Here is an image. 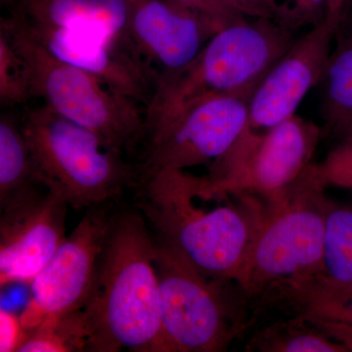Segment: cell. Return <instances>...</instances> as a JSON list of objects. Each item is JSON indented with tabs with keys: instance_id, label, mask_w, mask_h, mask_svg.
Returning <instances> with one entry per match:
<instances>
[{
	"instance_id": "1",
	"label": "cell",
	"mask_w": 352,
	"mask_h": 352,
	"mask_svg": "<svg viewBox=\"0 0 352 352\" xmlns=\"http://www.w3.org/2000/svg\"><path fill=\"white\" fill-rule=\"evenodd\" d=\"M196 177L163 170L138 182V208L160 239L206 276L244 288L265 201L252 194H222L199 205Z\"/></svg>"
},
{
	"instance_id": "2",
	"label": "cell",
	"mask_w": 352,
	"mask_h": 352,
	"mask_svg": "<svg viewBox=\"0 0 352 352\" xmlns=\"http://www.w3.org/2000/svg\"><path fill=\"white\" fill-rule=\"evenodd\" d=\"M138 208L115 212L85 307L87 351L170 352L160 307L155 240Z\"/></svg>"
},
{
	"instance_id": "3",
	"label": "cell",
	"mask_w": 352,
	"mask_h": 352,
	"mask_svg": "<svg viewBox=\"0 0 352 352\" xmlns=\"http://www.w3.org/2000/svg\"><path fill=\"white\" fill-rule=\"evenodd\" d=\"M296 38V31L272 20L245 18L227 25L210 38L191 63L157 80L145 110L146 132L192 102L215 96L250 102Z\"/></svg>"
},
{
	"instance_id": "4",
	"label": "cell",
	"mask_w": 352,
	"mask_h": 352,
	"mask_svg": "<svg viewBox=\"0 0 352 352\" xmlns=\"http://www.w3.org/2000/svg\"><path fill=\"white\" fill-rule=\"evenodd\" d=\"M20 122L39 182L58 192L69 207L110 203L138 180L124 154L45 105L25 109Z\"/></svg>"
},
{
	"instance_id": "5",
	"label": "cell",
	"mask_w": 352,
	"mask_h": 352,
	"mask_svg": "<svg viewBox=\"0 0 352 352\" xmlns=\"http://www.w3.org/2000/svg\"><path fill=\"white\" fill-rule=\"evenodd\" d=\"M24 58L31 96L57 115L96 133L113 151L124 154L145 140V113L100 80L58 59L39 43L16 13L2 18Z\"/></svg>"
},
{
	"instance_id": "6",
	"label": "cell",
	"mask_w": 352,
	"mask_h": 352,
	"mask_svg": "<svg viewBox=\"0 0 352 352\" xmlns=\"http://www.w3.org/2000/svg\"><path fill=\"white\" fill-rule=\"evenodd\" d=\"M311 163L286 188L265 201V212L248 270V298L281 285L319 276L329 197Z\"/></svg>"
},
{
	"instance_id": "7",
	"label": "cell",
	"mask_w": 352,
	"mask_h": 352,
	"mask_svg": "<svg viewBox=\"0 0 352 352\" xmlns=\"http://www.w3.org/2000/svg\"><path fill=\"white\" fill-rule=\"evenodd\" d=\"M155 240L162 323L170 352L227 351L245 328L244 289L206 276L168 243Z\"/></svg>"
},
{
	"instance_id": "8",
	"label": "cell",
	"mask_w": 352,
	"mask_h": 352,
	"mask_svg": "<svg viewBox=\"0 0 352 352\" xmlns=\"http://www.w3.org/2000/svg\"><path fill=\"white\" fill-rule=\"evenodd\" d=\"M323 131L298 115L261 131L248 126L237 142L197 177L196 191L204 199L222 194H252L268 199L279 193L312 163Z\"/></svg>"
},
{
	"instance_id": "9",
	"label": "cell",
	"mask_w": 352,
	"mask_h": 352,
	"mask_svg": "<svg viewBox=\"0 0 352 352\" xmlns=\"http://www.w3.org/2000/svg\"><path fill=\"white\" fill-rule=\"evenodd\" d=\"M248 126L249 101L238 97H210L176 109L146 132L138 180L160 171L210 166L230 151Z\"/></svg>"
},
{
	"instance_id": "10",
	"label": "cell",
	"mask_w": 352,
	"mask_h": 352,
	"mask_svg": "<svg viewBox=\"0 0 352 352\" xmlns=\"http://www.w3.org/2000/svg\"><path fill=\"white\" fill-rule=\"evenodd\" d=\"M108 204L88 208L43 270L32 282L21 320L31 332L46 318L85 307L115 212Z\"/></svg>"
},
{
	"instance_id": "11",
	"label": "cell",
	"mask_w": 352,
	"mask_h": 352,
	"mask_svg": "<svg viewBox=\"0 0 352 352\" xmlns=\"http://www.w3.org/2000/svg\"><path fill=\"white\" fill-rule=\"evenodd\" d=\"M69 206L54 190L43 189L1 208L0 287L31 285L66 239Z\"/></svg>"
},
{
	"instance_id": "12",
	"label": "cell",
	"mask_w": 352,
	"mask_h": 352,
	"mask_svg": "<svg viewBox=\"0 0 352 352\" xmlns=\"http://www.w3.org/2000/svg\"><path fill=\"white\" fill-rule=\"evenodd\" d=\"M25 24L58 59L85 69L117 94L149 105L157 76L129 39L91 30Z\"/></svg>"
},
{
	"instance_id": "13",
	"label": "cell",
	"mask_w": 352,
	"mask_h": 352,
	"mask_svg": "<svg viewBox=\"0 0 352 352\" xmlns=\"http://www.w3.org/2000/svg\"><path fill=\"white\" fill-rule=\"evenodd\" d=\"M339 22L310 28L270 69L249 102V126L265 131L296 115L308 91L323 82Z\"/></svg>"
},
{
	"instance_id": "14",
	"label": "cell",
	"mask_w": 352,
	"mask_h": 352,
	"mask_svg": "<svg viewBox=\"0 0 352 352\" xmlns=\"http://www.w3.org/2000/svg\"><path fill=\"white\" fill-rule=\"evenodd\" d=\"M217 32L208 21L168 0H135L126 38L150 69L152 64L160 69L159 80L191 63Z\"/></svg>"
},
{
	"instance_id": "15",
	"label": "cell",
	"mask_w": 352,
	"mask_h": 352,
	"mask_svg": "<svg viewBox=\"0 0 352 352\" xmlns=\"http://www.w3.org/2000/svg\"><path fill=\"white\" fill-rule=\"evenodd\" d=\"M131 0H17L13 12L31 25L91 30L126 38Z\"/></svg>"
},
{
	"instance_id": "16",
	"label": "cell",
	"mask_w": 352,
	"mask_h": 352,
	"mask_svg": "<svg viewBox=\"0 0 352 352\" xmlns=\"http://www.w3.org/2000/svg\"><path fill=\"white\" fill-rule=\"evenodd\" d=\"M289 287L327 295L351 293L352 201L340 203L328 199L320 274L307 283Z\"/></svg>"
},
{
	"instance_id": "17",
	"label": "cell",
	"mask_w": 352,
	"mask_h": 352,
	"mask_svg": "<svg viewBox=\"0 0 352 352\" xmlns=\"http://www.w3.org/2000/svg\"><path fill=\"white\" fill-rule=\"evenodd\" d=\"M21 122L10 115L0 119V208L41 191Z\"/></svg>"
},
{
	"instance_id": "18",
	"label": "cell",
	"mask_w": 352,
	"mask_h": 352,
	"mask_svg": "<svg viewBox=\"0 0 352 352\" xmlns=\"http://www.w3.org/2000/svg\"><path fill=\"white\" fill-rule=\"evenodd\" d=\"M324 116L333 132L352 115V10L340 20L333 34L323 82Z\"/></svg>"
},
{
	"instance_id": "19",
	"label": "cell",
	"mask_w": 352,
	"mask_h": 352,
	"mask_svg": "<svg viewBox=\"0 0 352 352\" xmlns=\"http://www.w3.org/2000/svg\"><path fill=\"white\" fill-rule=\"evenodd\" d=\"M245 349L250 352H347L346 347L300 314L259 329Z\"/></svg>"
},
{
	"instance_id": "20",
	"label": "cell",
	"mask_w": 352,
	"mask_h": 352,
	"mask_svg": "<svg viewBox=\"0 0 352 352\" xmlns=\"http://www.w3.org/2000/svg\"><path fill=\"white\" fill-rule=\"evenodd\" d=\"M87 349V326L80 309L46 318L28 333L19 352H78Z\"/></svg>"
},
{
	"instance_id": "21",
	"label": "cell",
	"mask_w": 352,
	"mask_h": 352,
	"mask_svg": "<svg viewBox=\"0 0 352 352\" xmlns=\"http://www.w3.org/2000/svg\"><path fill=\"white\" fill-rule=\"evenodd\" d=\"M273 302L293 308L295 314L310 320H331L352 324V292L346 295H327L300 289H280L275 292Z\"/></svg>"
},
{
	"instance_id": "22",
	"label": "cell",
	"mask_w": 352,
	"mask_h": 352,
	"mask_svg": "<svg viewBox=\"0 0 352 352\" xmlns=\"http://www.w3.org/2000/svg\"><path fill=\"white\" fill-rule=\"evenodd\" d=\"M29 74L24 58L10 34L0 25V100L2 105H20L31 98Z\"/></svg>"
},
{
	"instance_id": "23",
	"label": "cell",
	"mask_w": 352,
	"mask_h": 352,
	"mask_svg": "<svg viewBox=\"0 0 352 352\" xmlns=\"http://www.w3.org/2000/svg\"><path fill=\"white\" fill-rule=\"evenodd\" d=\"M330 0H276L278 24L298 31L312 28L327 17Z\"/></svg>"
},
{
	"instance_id": "24",
	"label": "cell",
	"mask_w": 352,
	"mask_h": 352,
	"mask_svg": "<svg viewBox=\"0 0 352 352\" xmlns=\"http://www.w3.org/2000/svg\"><path fill=\"white\" fill-rule=\"evenodd\" d=\"M316 168L326 188L352 190V140L340 141Z\"/></svg>"
},
{
	"instance_id": "25",
	"label": "cell",
	"mask_w": 352,
	"mask_h": 352,
	"mask_svg": "<svg viewBox=\"0 0 352 352\" xmlns=\"http://www.w3.org/2000/svg\"><path fill=\"white\" fill-rule=\"evenodd\" d=\"M168 1L200 16L214 25L219 32L227 25L248 18L241 12L232 0H168Z\"/></svg>"
},
{
	"instance_id": "26",
	"label": "cell",
	"mask_w": 352,
	"mask_h": 352,
	"mask_svg": "<svg viewBox=\"0 0 352 352\" xmlns=\"http://www.w3.org/2000/svg\"><path fill=\"white\" fill-rule=\"evenodd\" d=\"M27 337L20 315L0 308V351L19 352Z\"/></svg>"
},
{
	"instance_id": "27",
	"label": "cell",
	"mask_w": 352,
	"mask_h": 352,
	"mask_svg": "<svg viewBox=\"0 0 352 352\" xmlns=\"http://www.w3.org/2000/svg\"><path fill=\"white\" fill-rule=\"evenodd\" d=\"M245 17L268 19L277 22L276 0H232Z\"/></svg>"
},
{
	"instance_id": "28",
	"label": "cell",
	"mask_w": 352,
	"mask_h": 352,
	"mask_svg": "<svg viewBox=\"0 0 352 352\" xmlns=\"http://www.w3.org/2000/svg\"><path fill=\"white\" fill-rule=\"evenodd\" d=\"M310 321L316 324L329 337L346 347L347 352H352V324L320 319Z\"/></svg>"
},
{
	"instance_id": "29",
	"label": "cell",
	"mask_w": 352,
	"mask_h": 352,
	"mask_svg": "<svg viewBox=\"0 0 352 352\" xmlns=\"http://www.w3.org/2000/svg\"><path fill=\"white\" fill-rule=\"evenodd\" d=\"M351 9V0H330L327 17L340 22Z\"/></svg>"
},
{
	"instance_id": "30",
	"label": "cell",
	"mask_w": 352,
	"mask_h": 352,
	"mask_svg": "<svg viewBox=\"0 0 352 352\" xmlns=\"http://www.w3.org/2000/svg\"><path fill=\"white\" fill-rule=\"evenodd\" d=\"M340 141L352 140V115L332 132Z\"/></svg>"
},
{
	"instance_id": "31",
	"label": "cell",
	"mask_w": 352,
	"mask_h": 352,
	"mask_svg": "<svg viewBox=\"0 0 352 352\" xmlns=\"http://www.w3.org/2000/svg\"><path fill=\"white\" fill-rule=\"evenodd\" d=\"M1 1L2 6H14L16 4V2H17V0H0Z\"/></svg>"
},
{
	"instance_id": "32",
	"label": "cell",
	"mask_w": 352,
	"mask_h": 352,
	"mask_svg": "<svg viewBox=\"0 0 352 352\" xmlns=\"http://www.w3.org/2000/svg\"><path fill=\"white\" fill-rule=\"evenodd\" d=\"M131 2H134V1H135V0H131Z\"/></svg>"
}]
</instances>
